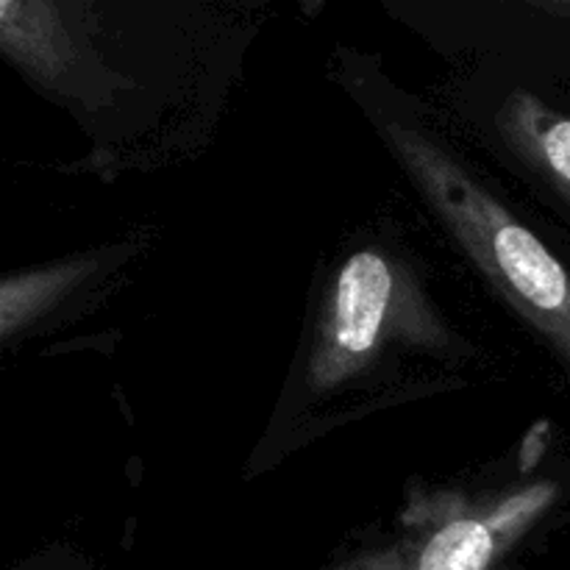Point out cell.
<instances>
[{"instance_id": "cell-4", "label": "cell", "mask_w": 570, "mask_h": 570, "mask_svg": "<svg viewBox=\"0 0 570 570\" xmlns=\"http://www.w3.org/2000/svg\"><path fill=\"white\" fill-rule=\"evenodd\" d=\"M495 527L484 521H454L440 529L417 557L415 570H488L495 554Z\"/></svg>"}, {"instance_id": "cell-5", "label": "cell", "mask_w": 570, "mask_h": 570, "mask_svg": "<svg viewBox=\"0 0 570 570\" xmlns=\"http://www.w3.org/2000/svg\"><path fill=\"white\" fill-rule=\"evenodd\" d=\"M81 276V267L67 265L53 271L31 273V276L9 278L3 284V334L11 337L17 326H26L33 315L45 309L61 289L70 287Z\"/></svg>"}, {"instance_id": "cell-2", "label": "cell", "mask_w": 570, "mask_h": 570, "mask_svg": "<svg viewBox=\"0 0 570 570\" xmlns=\"http://www.w3.org/2000/svg\"><path fill=\"white\" fill-rule=\"evenodd\" d=\"M395 273L376 250H360L340 271L321 343L312 360V384L326 390L362 371L376 354L393 312Z\"/></svg>"}, {"instance_id": "cell-3", "label": "cell", "mask_w": 570, "mask_h": 570, "mask_svg": "<svg viewBox=\"0 0 570 570\" xmlns=\"http://www.w3.org/2000/svg\"><path fill=\"white\" fill-rule=\"evenodd\" d=\"M499 126L570 200V117L551 111L532 95L518 92L501 109Z\"/></svg>"}, {"instance_id": "cell-1", "label": "cell", "mask_w": 570, "mask_h": 570, "mask_svg": "<svg viewBox=\"0 0 570 570\" xmlns=\"http://www.w3.org/2000/svg\"><path fill=\"white\" fill-rule=\"evenodd\" d=\"M390 142L484 276L570 362V276L566 267L432 139L395 126L390 128Z\"/></svg>"}]
</instances>
